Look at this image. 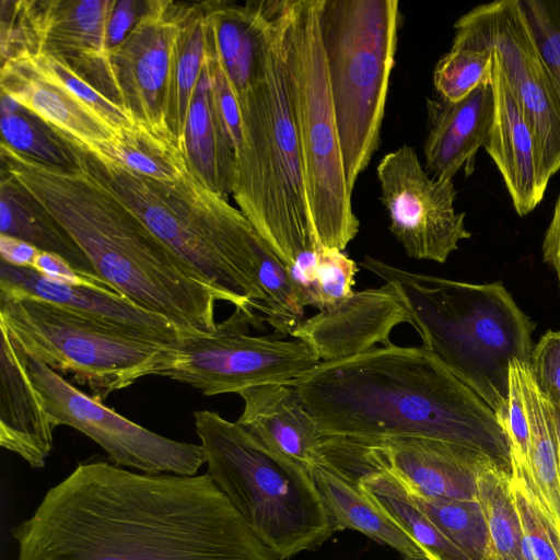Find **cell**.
Listing matches in <instances>:
<instances>
[{
	"label": "cell",
	"instance_id": "1",
	"mask_svg": "<svg viewBox=\"0 0 560 560\" xmlns=\"http://www.w3.org/2000/svg\"><path fill=\"white\" fill-rule=\"evenodd\" d=\"M16 560H278L206 472L79 463L12 527Z\"/></svg>",
	"mask_w": 560,
	"mask_h": 560
},
{
	"label": "cell",
	"instance_id": "2",
	"mask_svg": "<svg viewBox=\"0 0 560 560\" xmlns=\"http://www.w3.org/2000/svg\"><path fill=\"white\" fill-rule=\"evenodd\" d=\"M290 384L323 436L441 440L513 474L511 441L498 415L422 346L390 343L323 361Z\"/></svg>",
	"mask_w": 560,
	"mask_h": 560
},
{
	"label": "cell",
	"instance_id": "3",
	"mask_svg": "<svg viewBox=\"0 0 560 560\" xmlns=\"http://www.w3.org/2000/svg\"><path fill=\"white\" fill-rule=\"evenodd\" d=\"M0 152L1 172L43 206L113 291L162 315L182 337L215 330L221 294L86 167L75 159L71 167L42 163L5 143Z\"/></svg>",
	"mask_w": 560,
	"mask_h": 560
},
{
	"label": "cell",
	"instance_id": "4",
	"mask_svg": "<svg viewBox=\"0 0 560 560\" xmlns=\"http://www.w3.org/2000/svg\"><path fill=\"white\" fill-rule=\"evenodd\" d=\"M63 138L74 159L224 302L261 319L264 289L278 279L284 265L229 198L208 187L190 167L175 182L153 180Z\"/></svg>",
	"mask_w": 560,
	"mask_h": 560
},
{
	"label": "cell",
	"instance_id": "5",
	"mask_svg": "<svg viewBox=\"0 0 560 560\" xmlns=\"http://www.w3.org/2000/svg\"><path fill=\"white\" fill-rule=\"evenodd\" d=\"M291 0H278L261 71L238 102L241 142L232 197L287 270L319 246L305 192L288 80Z\"/></svg>",
	"mask_w": 560,
	"mask_h": 560
},
{
	"label": "cell",
	"instance_id": "6",
	"mask_svg": "<svg viewBox=\"0 0 560 560\" xmlns=\"http://www.w3.org/2000/svg\"><path fill=\"white\" fill-rule=\"evenodd\" d=\"M359 265L395 289L422 347L476 392L503 425L510 364L530 365L535 347V324L503 283L411 272L371 256Z\"/></svg>",
	"mask_w": 560,
	"mask_h": 560
},
{
	"label": "cell",
	"instance_id": "7",
	"mask_svg": "<svg viewBox=\"0 0 560 560\" xmlns=\"http://www.w3.org/2000/svg\"><path fill=\"white\" fill-rule=\"evenodd\" d=\"M207 474L278 560L322 546L335 533L312 474L218 412H194Z\"/></svg>",
	"mask_w": 560,
	"mask_h": 560
},
{
	"label": "cell",
	"instance_id": "8",
	"mask_svg": "<svg viewBox=\"0 0 560 560\" xmlns=\"http://www.w3.org/2000/svg\"><path fill=\"white\" fill-rule=\"evenodd\" d=\"M400 21L397 0H319V30L351 192L381 143Z\"/></svg>",
	"mask_w": 560,
	"mask_h": 560
},
{
	"label": "cell",
	"instance_id": "9",
	"mask_svg": "<svg viewBox=\"0 0 560 560\" xmlns=\"http://www.w3.org/2000/svg\"><path fill=\"white\" fill-rule=\"evenodd\" d=\"M287 65L315 235L322 248L345 250L360 222L339 142L319 30V0H291Z\"/></svg>",
	"mask_w": 560,
	"mask_h": 560
},
{
	"label": "cell",
	"instance_id": "10",
	"mask_svg": "<svg viewBox=\"0 0 560 560\" xmlns=\"http://www.w3.org/2000/svg\"><path fill=\"white\" fill-rule=\"evenodd\" d=\"M0 329L26 354L103 400L144 377L166 343L28 295L0 294Z\"/></svg>",
	"mask_w": 560,
	"mask_h": 560
},
{
	"label": "cell",
	"instance_id": "11",
	"mask_svg": "<svg viewBox=\"0 0 560 560\" xmlns=\"http://www.w3.org/2000/svg\"><path fill=\"white\" fill-rule=\"evenodd\" d=\"M249 326L261 322L235 308L212 334L166 342L147 365L144 377H167L214 396L267 383L290 384L320 362L303 341L278 334L252 336Z\"/></svg>",
	"mask_w": 560,
	"mask_h": 560
},
{
	"label": "cell",
	"instance_id": "12",
	"mask_svg": "<svg viewBox=\"0 0 560 560\" xmlns=\"http://www.w3.org/2000/svg\"><path fill=\"white\" fill-rule=\"evenodd\" d=\"M453 45L491 47L534 139L537 182L545 195L560 170V85L542 59L520 0L478 5L454 24Z\"/></svg>",
	"mask_w": 560,
	"mask_h": 560
},
{
	"label": "cell",
	"instance_id": "13",
	"mask_svg": "<svg viewBox=\"0 0 560 560\" xmlns=\"http://www.w3.org/2000/svg\"><path fill=\"white\" fill-rule=\"evenodd\" d=\"M184 4L147 1L144 12L122 42L104 57L75 69L136 124L171 136L170 82Z\"/></svg>",
	"mask_w": 560,
	"mask_h": 560
},
{
	"label": "cell",
	"instance_id": "14",
	"mask_svg": "<svg viewBox=\"0 0 560 560\" xmlns=\"http://www.w3.org/2000/svg\"><path fill=\"white\" fill-rule=\"evenodd\" d=\"M27 368L54 427L83 433L107 454L109 463L143 474L195 476L206 464L200 444L175 441L150 431L85 394L35 358Z\"/></svg>",
	"mask_w": 560,
	"mask_h": 560
},
{
	"label": "cell",
	"instance_id": "15",
	"mask_svg": "<svg viewBox=\"0 0 560 560\" xmlns=\"http://www.w3.org/2000/svg\"><path fill=\"white\" fill-rule=\"evenodd\" d=\"M389 231L408 257L443 264L471 233L465 212H456L453 179H436L416 150L402 144L386 153L376 168Z\"/></svg>",
	"mask_w": 560,
	"mask_h": 560
},
{
	"label": "cell",
	"instance_id": "16",
	"mask_svg": "<svg viewBox=\"0 0 560 560\" xmlns=\"http://www.w3.org/2000/svg\"><path fill=\"white\" fill-rule=\"evenodd\" d=\"M323 451L365 467L388 470L415 494L443 499L477 500L479 472L494 462L469 447L427 438L362 441L324 436Z\"/></svg>",
	"mask_w": 560,
	"mask_h": 560
},
{
	"label": "cell",
	"instance_id": "17",
	"mask_svg": "<svg viewBox=\"0 0 560 560\" xmlns=\"http://www.w3.org/2000/svg\"><path fill=\"white\" fill-rule=\"evenodd\" d=\"M115 0L1 1V54L44 52L78 67L105 56Z\"/></svg>",
	"mask_w": 560,
	"mask_h": 560
},
{
	"label": "cell",
	"instance_id": "18",
	"mask_svg": "<svg viewBox=\"0 0 560 560\" xmlns=\"http://www.w3.org/2000/svg\"><path fill=\"white\" fill-rule=\"evenodd\" d=\"M409 314L395 289L380 288L353 291L303 319L292 337L306 343L323 361H338L375 348L389 346L390 332Z\"/></svg>",
	"mask_w": 560,
	"mask_h": 560
},
{
	"label": "cell",
	"instance_id": "19",
	"mask_svg": "<svg viewBox=\"0 0 560 560\" xmlns=\"http://www.w3.org/2000/svg\"><path fill=\"white\" fill-rule=\"evenodd\" d=\"M0 86L2 94L89 151H100L119 136L37 54L1 61Z\"/></svg>",
	"mask_w": 560,
	"mask_h": 560
},
{
	"label": "cell",
	"instance_id": "20",
	"mask_svg": "<svg viewBox=\"0 0 560 560\" xmlns=\"http://www.w3.org/2000/svg\"><path fill=\"white\" fill-rule=\"evenodd\" d=\"M0 294L38 298L163 342L182 337L168 319L138 306L113 290L57 281L30 267L3 259H0Z\"/></svg>",
	"mask_w": 560,
	"mask_h": 560
},
{
	"label": "cell",
	"instance_id": "21",
	"mask_svg": "<svg viewBox=\"0 0 560 560\" xmlns=\"http://www.w3.org/2000/svg\"><path fill=\"white\" fill-rule=\"evenodd\" d=\"M427 113L425 171L436 179H453L459 171L469 176L493 124L492 83L476 88L456 102L427 97Z\"/></svg>",
	"mask_w": 560,
	"mask_h": 560
},
{
	"label": "cell",
	"instance_id": "22",
	"mask_svg": "<svg viewBox=\"0 0 560 560\" xmlns=\"http://www.w3.org/2000/svg\"><path fill=\"white\" fill-rule=\"evenodd\" d=\"M238 395L244 407L236 422L249 434L310 472L324 464L323 435L294 386L267 383Z\"/></svg>",
	"mask_w": 560,
	"mask_h": 560
},
{
	"label": "cell",
	"instance_id": "23",
	"mask_svg": "<svg viewBox=\"0 0 560 560\" xmlns=\"http://www.w3.org/2000/svg\"><path fill=\"white\" fill-rule=\"evenodd\" d=\"M54 430L27 368L26 354L1 331L0 445L32 468H43L54 447Z\"/></svg>",
	"mask_w": 560,
	"mask_h": 560
},
{
	"label": "cell",
	"instance_id": "24",
	"mask_svg": "<svg viewBox=\"0 0 560 560\" xmlns=\"http://www.w3.org/2000/svg\"><path fill=\"white\" fill-rule=\"evenodd\" d=\"M492 88L494 117L483 147L502 175L515 211L524 217L538 206L544 194L537 182L533 136L494 49Z\"/></svg>",
	"mask_w": 560,
	"mask_h": 560
},
{
	"label": "cell",
	"instance_id": "25",
	"mask_svg": "<svg viewBox=\"0 0 560 560\" xmlns=\"http://www.w3.org/2000/svg\"><path fill=\"white\" fill-rule=\"evenodd\" d=\"M327 462L358 481L368 495L408 534L428 560H474L439 528L390 471L338 457H328Z\"/></svg>",
	"mask_w": 560,
	"mask_h": 560
},
{
	"label": "cell",
	"instance_id": "26",
	"mask_svg": "<svg viewBox=\"0 0 560 560\" xmlns=\"http://www.w3.org/2000/svg\"><path fill=\"white\" fill-rule=\"evenodd\" d=\"M184 147L189 167L212 190L232 196L234 150L217 106L208 67L197 82L186 121Z\"/></svg>",
	"mask_w": 560,
	"mask_h": 560
},
{
	"label": "cell",
	"instance_id": "27",
	"mask_svg": "<svg viewBox=\"0 0 560 560\" xmlns=\"http://www.w3.org/2000/svg\"><path fill=\"white\" fill-rule=\"evenodd\" d=\"M335 532L352 529L406 558H425L408 534L360 487L358 481L324 463L312 472Z\"/></svg>",
	"mask_w": 560,
	"mask_h": 560
},
{
	"label": "cell",
	"instance_id": "28",
	"mask_svg": "<svg viewBox=\"0 0 560 560\" xmlns=\"http://www.w3.org/2000/svg\"><path fill=\"white\" fill-rule=\"evenodd\" d=\"M0 235L14 237L39 252L63 259L77 273L112 290L57 221L20 184L1 172Z\"/></svg>",
	"mask_w": 560,
	"mask_h": 560
},
{
	"label": "cell",
	"instance_id": "29",
	"mask_svg": "<svg viewBox=\"0 0 560 560\" xmlns=\"http://www.w3.org/2000/svg\"><path fill=\"white\" fill-rule=\"evenodd\" d=\"M521 385L528 420L529 453L525 468L538 501L560 533V480L556 435L549 401L539 388L530 365L512 361Z\"/></svg>",
	"mask_w": 560,
	"mask_h": 560
},
{
	"label": "cell",
	"instance_id": "30",
	"mask_svg": "<svg viewBox=\"0 0 560 560\" xmlns=\"http://www.w3.org/2000/svg\"><path fill=\"white\" fill-rule=\"evenodd\" d=\"M205 60V2L185 3L174 49L167 108L168 128L184 150L188 110Z\"/></svg>",
	"mask_w": 560,
	"mask_h": 560
},
{
	"label": "cell",
	"instance_id": "31",
	"mask_svg": "<svg viewBox=\"0 0 560 560\" xmlns=\"http://www.w3.org/2000/svg\"><path fill=\"white\" fill-rule=\"evenodd\" d=\"M130 172L159 182H175L189 168L185 150L166 133L138 125L100 151Z\"/></svg>",
	"mask_w": 560,
	"mask_h": 560
},
{
	"label": "cell",
	"instance_id": "32",
	"mask_svg": "<svg viewBox=\"0 0 560 560\" xmlns=\"http://www.w3.org/2000/svg\"><path fill=\"white\" fill-rule=\"evenodd\" d=\"M512 475L489 462L479 472V501L495 560H525L524 530L511 485Z\"/></svg>",
	"mask_w": 560,
	"mask_h": 560
},
{
	"label": "cell",
	"instance_id": "33",
	"mask_svg": "<svg viewBox=\"0 0 560 560\" xmlns=\"http://www.w3.org/2000/svg\"><path fill=\"white\" fill-rule=\"evenodd\" d=\"M407 491L439 528L474 560H495L478 500L428 498Z\"/></svg>",
	"mask_w": 560,
	"mask_h": 560
},
{
	"label": "cell",
	"instance_id": "34",
	"mask_svg": "<svg viewBox=\"0 0 560 560\" xmlns=\"http://www.w3.org/2000/svg\"><path fill=\"white\" fill-rule=\"evenodd\" d=\"M1 142L49 165L75 166V160L65 138L31 112L18 106L1 113Z\"/></svg>",
	"mask_w": 560,
	"mask_h": 560
},
{
	"label": "cell",
	"instance_id": "35",
	"mask_svg": "<svg viewBox=\"0 0 560 560\" xmlns=\"http://www.w3.org/2000/svg\"><path fill=\"white\" fill-rule=\"evenodd\" d=\"M493 49L452 45L436 63L433 83L439 96L456 102L476 88L492 83Z\"/></svg>",
	"mask_w": 560,
	"mask_h": 560
},
{
	"label": "cell",
	"instance_id": "36",
	"mask_svg": "<svg viewBox=\"0 0 560 560\" xmlns=\"http://www.w3.org/2000/svg\"><path fill=\"white\" fill-rule=\"evenodd\" d=\"M512 491L535 560H560V533L533 491L524 466L512 457Z\"/></svg>",
	"mask_w": 560,
	"mask_h": 560
},
{
	"label": "cell",
	"instance_id": "37",
	"mask_svg": "<svg viewBox=\"0 0 560 560\" xmlns=\"http://www.w3.org/2000/svg\"><path fill=\"white\" fill-rule=\"evenodd\" d=\"M537 48L560 85V0H520Z\"/></svg>",
	"mask_w": 560,
	"mask_h": 560
},
{
	"label": "cell",
	"instance_id": "38",
	"mask_svg": "<svg viewBox=\"0 0 560 560\" xmlns=\"http://www.w3.org/2000/svg\"><path fill=\"white\" fill-rule=\"evenodd\" d=\"M358 271L357 262L343 250L320 248L317 258V310L350 295Z\"/></svg>",
	"mask_w": 560,
	"mask_h": 560
},
{
	"label": "cell",
	"instance_id": "39",
	"mask_svg": "<svg viewBox=\"0 0 560 560\" xmlns=\"http://www.w3.org/2000/svg\"><path fill=\"white\" fill-rule=\"evenodd\" d=\"M530 370L552 405L560 407V330H548L535 345Z\"/></svg>",
	"mask_w": 560,
	"mask_h": 560
},
{
	"label": "cell",
	"instance_id": "40",
	"mask_svg": "<svg viewBox=\"0 0 560 560\" xmlns=\"http://www.w3.org/2000/svg\"><path fill=\"white\" fill-rule=\"evenodd\" d=\"M509 374V399L503 427L512 446V457L525 468L528 467L529 432L528 420L516 371L511 362Z\"/></svg>",
	"mask_w": 560,
	"mask_h": 560
},
{
	"label": "cell",
	"instance_id": "41",
	"mask_svg": "<svg viewBox=\"0 0 560 560\" xmlns=\"http://www.w3.org/2000/svg\"><path fill=\"white\" fill-rule=\"evenodd\" d=\"M145 5L147 1L115 0L107 27L108 48H113L124 40L144 12Z\"/></svg>",
	"mask_w": 560,
	"mask_h": 560
},
{
	"label": "cell",
	"instance_id": "42",
	"mask_svg": "<svg viewBox=\"0 0 560 560\" xmlns=\"http://www.w3.org/2000/svg\"><path fill=\"white\" fill-rule=\"evenodd\" d=\"M31 268L57 281L100 287L77 273L63 259L52 254L39 252Z\"/></svg>",
	"mask_w": 560,
	"mask_h": 560
},
{
	"label": "cell",
	"instance_id": "43",
	"mask_svg": "<svg viewBox=\"0 0 560 560\" xmlns=\"http://www.w3.org/2000/svg\"><path fill=\"white\" fill-rule=\"evenodd\" d=\"M542 259L557 275L560 287V195L542 241Z\"/></svg>",
	"mask_w": 560,
	"mask_h": 560
},
{
	"label": "cell",
	"instance_id": "44",
	"mask_svg": "<svg viewBox=\"0 0 560 560\" xmlns=\"http://www.w3.org/2000/svg\"><path fill=\"white\" fill-rule=\"evenodd\" d=\"M38 253V249L23 241L0 235V259L31 268Z\"/></svg>",
	"mask_w": 560,
	"mask_h": 560
},
{
	"label": "cell",
	"instance_id": "45",
	"mask_svg": "<svg viewBox=\"0 0 560 560\" xmlns=\"http://www.w3.org/2000/svg\"><path fill=\"white\" fill-rule=\"evenodd\" d=\"M548 400V399H547ZM550 411L553 421L556 446H557V458H558V471L560 480V407L549 402Z\"/></svg>",
	"mask_w": 560,
	"mask_h": 560
},
{
	"label": "cell",
	"instance_id": "46",
	"mask_svg": "<svg viewBox=\"0 0 560 560\" xmlns=\"http://www.w3.org/2000/svg\"><path fill=\"white\" fill-rule=\"evenodd\" d=\"M404 560H428L427 558H420V559H413V558H406Z\"/></svg>",
	"mask_w": 560,
	"mask_h": 560
}]
</instances>
